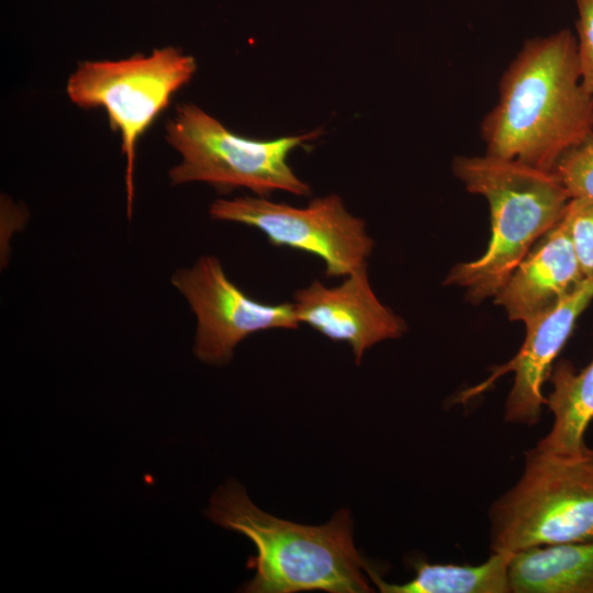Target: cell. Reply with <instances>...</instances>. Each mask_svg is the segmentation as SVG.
Masks as SVG:
<instances>
[{"instance_id": "obj_1", "label": "cell", "mask_w": 593, "mask_h": 593, "mask_svg": "<svg viewBox=\"0 0 593 593\" xmlns=\"http://www.w3.org/2000/svg\"><path fill=\"white\" fill-rule=\"evenodd\" d=\"M480 131L486 154L546 170L593 134V96L582 85L571 31L524 42Z\"/></svg>"}, {"instance_id": "obj_2", "label": "cell", "mask_w": 593, "mask_h": 593, "mask_svg": "<svg viewBox=\"0 0 593 593\" xmlns=\"http://www.w3.org/2000/svg\"><path fill=\"white\" fill-rule=\"evenodd\" d=\"M206 515L215 524L248 537L257 553L247 568L254 578L243 586L250 593L371 592L367 562L353 541L349 512L340 510L321 526L277 518L258 508L236 481L220 486Z\"/></svg>"}, {"instance_id": "obj_3", "label": "cell", "mask_w": 593, "mask_h": 593, "mask_svg": "<svg viewBox=\"0 0 593 593\" xmlns=\"http://www.w3.org/2000/svg\"><path fill=\"white\" fill-rule=\"evenodd\" d=\"M455 176L482 195L491 214V238L481 257L457 264L445 279L472 303L494 296L535 244L562 217L571 200L553 170L484 154L457 156Z\"/></svg>"}, {"instance_id": "obj_4", "label": "cell", "mask_w": 593, "mask_h": 593, "mask_svg": "<svg viewBox=\"0 0 593 593\" xmlns=\"http://www.w3.org/2000/svg\"><path fill=\"white\" fill-rule=\"evenodd\" d=\"M491 552L593 539V449L557 458L532 448L517 482L490 508Z\"/></svg>"}, {"instance_id": "obj_5", "label": "cell", "mask_w": 593, "mask_h": 593, "mask_svg": "<svg viewBox=\"0 0 593 593\" xmlns=\"http://www.w3.org/2000/svg\"><path fill=\"white\" fill-rule=\"evenodd\" d=\"M320 132L271 141L250 139L231 132L195 104H178L166 123V141L181 160L168 171V177L174 186L205 182L223 193L247 188L258 197L277 190L310 195V186L293 172L288 157Z\"/></svg>"}, {"instance_id": "obj_6", "label": "cell", "mask_w": 593, "mask_h": 593, "mask_svg": "<svg viewBox=\"0 0 593 593\" xmlns=\"http://www.w3.org/2000/svg\"><path fill=\"white\" fill-rule=\"evenodd\" d=\"M195 70L192 56L167 46L119 60L82 61L67 80L69 100L82 109L102 108L110 128L121 136L127 217L133 208L138 141Z\"/></svg>"}, {"instance_id": "obj_7", "label": "cell", "mask_w": 593, "mask_h": 593, "mask_svg": "<svg viewBox=\"0 0 593 593\" xmlns=\"http://www.w3.org/2000/svg\"><path fill=\"white\" fill-rule=\"evenodd\" d=\"M209 213L217 221L257 228L273 246L318 257L327 277H346L367 266L373 248L365 221L350 214L336 194L315 198L305 208L265 197L217 199Z\"/></svg>"}, {"instance_id": "obj_8", "label": "cell", "mask_w": 593, "mask_h": 593, "mask_svg": "<svg viewBox=\"0 0 593 593\" xmlns=\"http://www.w3.org/2000/svg\"><path fill=\"white\" fill-rule=\"evenodd\" d=\"M172 286L197 317L193 351L210 365H225L236 346L251 334L272 328H298L293 303L269 304L245 294L226 276L214 256H201L178 269Z\"/></svg>"}, {"instance_id": "obj_9", "label": "cell", "mask_w": 593, "mask_h": 593, "mask_svg": "<svg viewBox=\"0 0 593 593\" xmlns=\"http://www.w3.org/2000/svg\"><path fill=\"white\" fill-rule=\"evenodd\" d=\"M593 300V276L585 278L556 306L525 324L526 337L517 354L504 365L493 368L482 383L459 394L458 402L465 403L488 390L507 372L514 373L508 392L504 418L507 423L535 425L546 405L542 385L549 380L552 363L582 312Z\"/></svg>"}, {"instance_id": "obj_10", "label": "cell", "mask_w": 593, "mask_h": 593, "mask_svg": "<svg viewBox=\"0 0 593 593\" xmlns=\"http://www.w3.org/2000/svg\"><path fill=\"white\" fill-rule=\"evenodd\" d=\"M292 303L299 323L333 342L348 344L356 363L373 345L399 338L406 331L405 322L374 294L367 266L336 287L314 280L294 292Z\"/></svg>"}, {"instance_id": "obj_11", "label": "cell", "mask_w": 593, "mask_h": 593, "mask_svg": "<svg viewBox=\"0 0 593 593\" xmlns=\"http://www.w3.org/2000/svg\"><path fill=\"white\" fill-rule=\"evenodd\" d=\"M584 279L563 213L493 298L511 321L525 325L556 306Z\"/></svg>"}, {"instance_id": "obj_12", "label": "cell", "mask_w": 593, "mask_h": 593, "mask_svg": "<svg viewBox=\"0 0 593 593\" xmlns=\"http://www.w3.org/2000/svg\"><path fill=\"white\" fill-rule=\"evenodd\" d=\"M549 380L552 390L546 406L553 422L535 449L551 457L579 458L589 450L584 434L593 421V359L580 371L567 360L559 361Z\"/></svg>"}, {"instance_id": "obj_13", "label": "cell", "mask_w": 593, "mask_h": 593, "mask_svg": "<svg viewBox=\"0 0 593 593\" xmlns=\"http://www.w3.org/2000/svg\"><path fill=\"white\" fill-rule=\"evenodd\" d=\"M511 593H593V539L513 553Z\"/></svg>"}, {"instance_id": "obj_14", "label": "cell", "mask_w": 593, "mask_h": 593, "mask_svg": "<svg viewBox=\"0 0 593 593\" xmlns=\"http://www.w3.org/2000/svg\"><path fill=\"white\" fill-rule=\"evenodd\" d=\"M512 553L492 552L481 564H441L414 561L415 575L402 583H388L367 564L369 579L383 593H511L508 564Z\"/></svg>"}, {"instance_id": "obj_15", "label": "cell", "mask_w": 593, "mask_h": 593, "mask_svg": "<svg viewBox=\"0 0 593 593\" xmlns=\"http://www.w3.org/2000/svg\"><path fill=\"white\" fill-rule=\"evenodd\" d=\"M553 171L571 199L593 200V134L564 154Z\"/></svg>"}, {"instance_id": "obj_16", "label": "cell", "mask_w": 593, "mask_h": 593, "mask_svg": "<svg viewBox=\"0 0 593 593\" xmlns=\"http://www.w3.org/2000/svg\"><path fill=\"white\" fill-rule=\"evenodd\" d=\"M574 254L584 278L593 276V200L571 199L566 208Z\"/></svg>"}, {"instance_id": "obj_17", "label": "cell", "mask_w": 593, "mask_h": 593, "mask_svg": "<svg viewBox=\"0 0 593 593\" xmlns=\"http://www.w3.org/2000/svg\"><path fill=\"white\" fill-rule=\"evenodd\" d=\"M575 4L581 81L585 90L593 96V0H575Z\"/></svg>"}]
</instances>
